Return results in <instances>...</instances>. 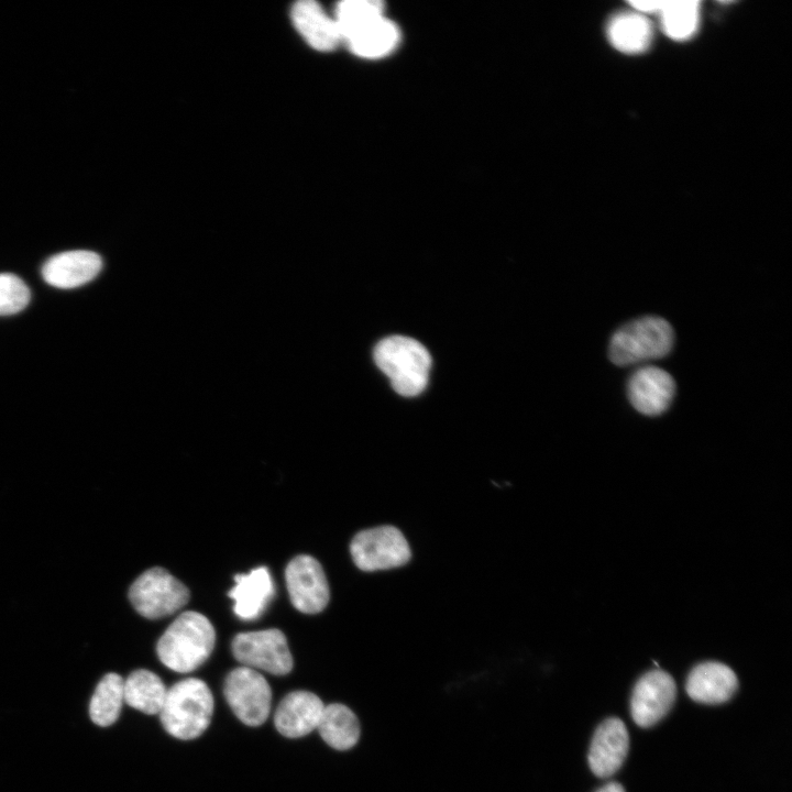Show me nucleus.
Returning a JSON list of instances; mask_svg holds the SVG:
<instances>
[{
  "label": "nucleus",
  "instance_id": "1",
  "mask_svg": "<svg viewBox=\"0 0 792 792\" xmlns=\"http://www.w3.org/2000/svg\"><path fill=\"white\" fill-rule=\"evenodd\" d=\"M216 631L202 614L182 613L160 638L156 652L168 669L188 673L199 668L211 654Z\"/></svg>",
  "mask_w": 792,
  "mask_h": 792
},
{
  "label": "nucleus",
  "instance_id": "3",
  "mask_svg": "<svg viewBox=\"0 0 792 792\" xmlns=\"http://www.w3.org/2000/svg\"><path fill=\"white\" fill-rule=\"evenodd\" d=\"M374 360L398 394L416 396L427 386L431 358L417 340L404 336L385 338L375 346Z\"/></svg>",
  "mask_w": 792,
  "mask_h": 792
},
{
  "label": "nucleus",
  "instance_id": "10",
  "mask_svg": "<svg viewBox=\"0 0 792 792\" xmlns=\"http://www.w3.org/2000/svg\"><path fill=\"white\" fill-rule=\"evenodd\" d=\"M676 697L673 678L661 669L650 670L636 682L630 700L634 722L648 728L660 722L671 710Z\"/></svg>",
  "mask_w": 792,
  "mask_h": 792
},
{
  "label": "nucleus",
  "instance_id": "25",
  "mask_svg": "<svg viewBox=\"0 0 792 792\" xmlns=\"http://www.w3.org/2000/svg\"><path fill=\"white\" fill-rule=\"evenodd\" d=\"M31 299L28 285L12 273H0V316L23 310Z\"/></svg>",
  "mask_w": 792,
  "mask_h": 792
},
{
  "label": "nucleus",
  "instance_id": "15",
  "mask_svg": "<svg viewBox=\"0 0 792 792\" xmlns=\"http://www.w3.org/2000/svg\"><path fill=\"white\" fill-rule=\"evenodd\" d=\"M738 689L735 672L726 664L706 661L694 667L688 675L685 690L695 702L722 704L732 698Z\"/></svg>",
  "mask_w": 792,
  "mask_h": 792
},
{
  "label": "nucleus",
  "instance_id": "12",
  "mask_svg": "<svg viewBox=\"0 0 792 792\" xmlns=\"http://www.w3.org/2000/svg\"><path fill=\"white\" fill-rule=\"evenodd\" d=\"M629 749V735L624 722L617 717L605 719L595 730L588 765L598 778L613 776L623 765Z\"/></svg>",
  "mask_w": 792,
  "mask_h": 792
},
{
  "label": "nucleus",
  "instance_id": "23",
  "mask_svg": "<svg viewBox=\"0 0 792 792\" xmlns=\"http://www.w3.org/2000/svg\"><path fill=\"white\" fill-rule=\"evenodd\" d=\"M662 29L668 36L682 41L696 30L700 19V2L693 0L662 1L659 10Z\"/></svg>",
  "mask_w": 792,
  "mask_h": 792
},
{
  "label": "nucleus",
  "instance_id": "6",
  "mask_svg": "<svg viewBox=\"0 0 792 792\" xmlns=\"http://www.w3.org/2000/svg\"><path fill=\"white\" fill-rule=\"evenodd\" d=\"M223 693L234 715L248 726L266 722L272 707V690L266 679L256 670L239 667L229 672Z\"/></svg>",
  "mask_w": 792,
  "mask_h": 792
},
{
  "label": "nucleus",
  "instance_id": "8",
  "mask_svg": "<svg viewBox=\"0 0 792 792\" xmlns=\"http://www.w3.org/2000/svg\"><path fill=\"white\" fill-rule=\"evenodd\" d=\"M350 550L355 565L367 572L404 565L411 556L406 538L393 526L360 531L354 536Z\"/></svg>",
  "mask_w": 792,
  "mask_h": 792
},
{
  "label": "nucleus",
  "instance_id": "24",
  "mask_svg": "<svg viewBox=\"0 0 792 792\" xmlns=\"http://www.w3.org/2000/svg\"><path fill=\"white\" fill-rule=\"evenodd\" d=\"M383 3L377 0H346L336 9V23L341 41L356 28L383 15Z\"/></svg>",
  "mask_w": 792,
  "mask_h": 792
},
{
  "label": "nucleus",
  "instance_id": "2",
  "mask_svg": "<svg viewBox=\"0 0 792 792\" xmlns=\"http://www.w3.org/2000/svg\"><path fill=\"white\" fill-rule=\"evenodd\" d=\"M212 713L213 696L208 685L200 679L188 678L167 690L158 714L170 736L189 740L208 728Z\"/></svg>",
  "mask_w": 792,
  "mask_h": 792
},
{
  "label": "nucleus",
  "instance_id": "27",
  "mask_svg": "<svg viewBox=\"0 0 792 792\" xmlns=\"http://www.w3.org/2000/svg\"><path fill=\"white\" fill-rule=\"evenodd\" d=\"M596 792H625V789L618 782H608Z\"/></svg>",
  "mask_w": 792,
  "mask_h": 792
},
{
  "label": "nucleus",
  "instance_id": "4",
  "mask_svg": "<svg viewBox=\"0 0 792 792\" xmlns=\"http://www.w3.org/2000/svg\"><path fill=\"white\" fill-rule=\"evenodd\" d=\"M674 332L661 317L646 316L624 324L610 338L608 356L618 366H628L669 354Z\"/></svg>",
  "mask_w": 792,
  "mask_h": 792
},
{
  "label": "nucleus",
  "instance_id": "20",
  "mask_svg": "<svg viewBox=\"0 0 792 792\" xmlns=\"http://www.w3.org/2000/svg\"><path fill=\"white\" fill-rule=\"evenodd\" d=\"M167 689L161 678L152 671L139 669L124 680V702L148 715L161 712Z\"/></svg>",
  "mask_w": 792,
  "mask_h": 792
},
{
  "label": "nucleus",
  "instance_id": "11",
  "mask_svg": "<svg viewBox=\"0 0 792 792\" xmlns=\"http://www.w3.org/2000/svg\"><path fill=\"white\" fill-rule=\"evenodd\" d=\"M675 383L664 370L646 365L637 369L627 383L628 398L636 410L647 416L664 413L674 396Z\"/></svg>",
  "mask_w": 792,
  "mask_h": 792
},
{
  "label": "nucleus",
  "instance_id": "14",
  "mask_svg": "<svg viewBox=\"0 0 792 792\" xmlns=\"http://www.w3.org/2000/svg\"><path fill=\"white\" fill-rule=\"evenodd\" d=\"M323 708L322 701L315 693L294 691L278 704L274 725L287 738L304 737L317 729Z\"/></svg>",
  "mask_w": 792,
  "mask_h": 792
},
{
  "label": "nucleus",
  "instance_id": "22",
  "mask_svg": "<svg viewBox=\"0 0 792 792\" xmlns=\"http://www.w3.org/2000/svg\"><path fill=\"white\" fill-rule=\"evenodd\" d=\"M123 684V678L117 673H108L100 680L89 705V715L96 725L107 727L117 722L124 702Z\"/></svg>",
  "mask_w": 792,
  "mask_h": 792
},
{
  "label": "nucleus",
  "instance_id": "26",
  "mask_svg": "<svg viewBox=\"0 0 792 792\" xmlns=\"http://www.w3.org/2000/svg\"><path fill=\"white\" fill-rule=\"evenodd\" d=\"M662 1H631L630 6L638 13H654L659 12Z\"/></svg>",
  "mask_w": 792,
  "mask_h": 792
},
{
  "label": "nucleus",
  "instance_id": "17",
  "mask_svg": "<svg viewBox=\"0 0 792 792\" xmlns=\"http://www.w3.org/2000/svg\"><path fill=\"white\" fill-rule=\"evenodd\" d=\"M274 595V584L266 566H258L246 574L234 575V586L229 596L233 610L243 620L257 618Z\"/></svg>",
  "mask_w": 792,
  "mask_h": 792
},
{
  "label": "nucleus",
  "instance_id": "18",
  "mask_svg": "<svg viewBox=\"0 0 792 792\" xmlns=\"http://www.w3.org/2000/svg\"><path fill=\"white\" fill-rule=\"evenodd\" d=\"M399 36L397 26L382 15L356 28L342 42L361 57L378 58L395 50Z\"/></svg>",
  "mask_w": 792,
  "mask_h": 792
},
{
  "label": "nucleus",
  "instance_id": "19",
  "mask_svg": "<svg viewBox=\"0 0 792 792\" xmlns=\"http://www.w3.org/2000/svg\"><path fill=\"white\" fill-rule=\"evenodd\" d=\"M321 738L337 750L352 748L360 738L356 715L345 705L334 703L324 706L317 727Z\"/></svg>",
  "mask_w": 792,
  "mask_h": 792
},
{
  "label": "nucleus",
  "instance_id": "16",
  "mask_svg": "<svg viewBox=\"0 0 792 792\" xmlns=\"http://www.w3.org/2000/svg\"><path fill=\"white\" fill-rule=\"evenodd\" d=\"M292 21L304 40L317 51H332L342 42L334 18L315 1L296 2L292 8Z\"/></svg>",
  "mask_w": 792,
  "mask_h": 792
},
{
  "label": "nucleus",
  "instance_id": "7",
  "mask_svg": "<svg viewBox=\"0 0 792 792\" xmlns=\"http://www.w3.org/2000/svg\"><path fill=\"white\" fill-rule=\"evenodd\" d=\"M234 658L243 666L274 675L293 669V657L283 631L276 628L238 634L231 644Z\"/></svg>",
  "mask_w": 792,
  "mask_h": 792
},
{
  "label": "nucleus",
  "instance_id": "9",
  "mask_svg": "<svg viewBox=\"0 0 792 792\" xmlns=\"http://www.w3.org/2000/svg\"><path fill=\"white\" fill-rule=\"evenodd\" d=\"M285 580L293 605L305 614L321 612L329 602V586L321 564L311 556L295 557L286 566Z\"/></svg>",
  "mask_w": 792,
  "mask_h": 792
},
{
  "label": "nucleus",
  "instance_id": "13",
  "mask_svg": "<svg viewBox=\"0 0 792 792\" xmlns=\"http://www.w3.org/2000/svg\"><path fill=\"white\" fill-rule=\"evenodd\" d=\"M102 268L99 254L74 250L55 254L42 266L43 279L51 286L69 289L92 280Z\"/></svg>",
  "mask_w": 792,
  "mask_h": 792
},
{
  "label": "nucleus",
  "instance_id": "5",
  "mask_svg": "<svg viewBox=\"0 0 792 792\" xmlns=\"http://www.w3.org/2000/svg\"><path fill=\"white\" fill-rule=\"evenodd\" d=\"M129 598L142 616L157 619L174 614L189 601L188 588L167 570L152 568L131 585Z\"/></svg>",
  "mask_w": 792,
  "mask_h": 792
},
{
  "label": "nucleus",
  "instance_id": "21",
  "mask_svg": "<svg viewBox=\"0 0 792 792\" xmlns=\"http://www.w3.org/2000/svg\"><path fill=\"white\" fill-rule=\"evenodd\" d=\"M607 32L615 48L630 54L645 51L652 36L649 21L638 12L616 15L609 22Z\"/></svg>",
  "mask_w": 792,
  "mask_h": 792
}]
</instances>
